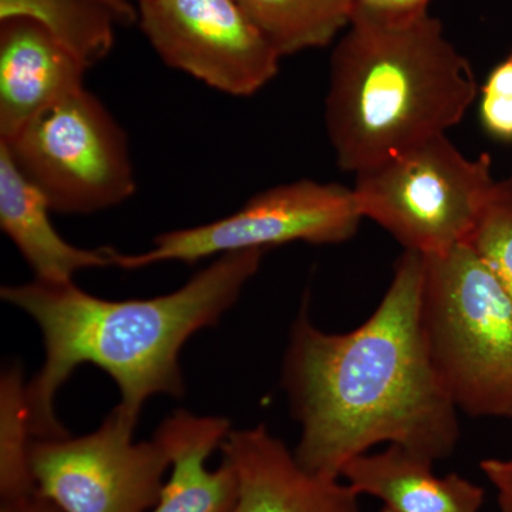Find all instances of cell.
<instances>
[{
  "mask_svg": "<svg viewBox=\"0 0 512 512\" xmlns=\"http://www.w3.org/2000/svg\"><path fill=\"white\" fill-rule=\"evenodd\" d=\"M220 448L237 476L234 512H359L348 483L303 468L264 424L229 431Z\"/></svg>",
  "mask_w": 512,
  "mask_h": 512,
  "instance_id": "30bf717a",
  "label": "cell"
},
{
  "mask_svg": "<svg viewBox=\"0 0 512 512\" xmlns=\"http://www.w3.org/2000/svg\"><path fill=\"white\" fill-rule=\"evenodd\" d=\"M380 512H387V511L382 510V511H380Z\"/></svg>",
  "mask_w": 512,
  "mask_h": 512,
  "instance_id": "cb8c5ba5",
  "label": "cell"
},
{
  "mask_svg": "<svg viewBox=\"0 0 512 512\" xmlns=\"http://www.w3.org/2000/svg\"><path fill=\"white\" fill-rule=\"evenodd\" d=\"M281 57L329 46L352 19L350 0H235Z\"/></svg>",
  "mask_w": 512,
  "mask_h": 512,
  "instance_id": "2e32d148",
  "label": "cell"
},
{
  "mask_svg": "<svg viewBox=\"0 0 512 512\" xmlns=\"http://www.w3.org/2000/svg\"><path fill=\"white\" fill-rule=\"evenodd\" d=\"M480 120L490 136L512 141V55L488 74L481 89Z\"/></svg>",
  "mask_w": 512,
  "mask_h": 512,
  "instance_id": "d6986e66",
  "label": "cell"
},
{
  "mask_svg": "<svg viewBox=\"0 0 512 512\" xmlns=\"http://www.w3.org/2000/svg\"><path fill=\"white\" fill-rule=\"evenodd\" d=\"M32 441L22 369L13 365L3 373L0 382V498L36 490L30 468Z\"/></svg>",
  "mask_w": 512,
  "mask_h": 512,
  "instance_id": "e0dca14e",
  "label": "cell"
},
{
  "mask_svg": "<svg viewBox=\"0 0 512 512\" xmlns=\"http://www.w3.org/2000/svg\"><path fill=\"white\" fill-rule=\"evenodd\" d=\"M52 208L0 143V228L18 248L39 281L74 282L84 269L114 266L113 248H80L56 231Z\"/></svg>",
  "mask_w": 512,
  "mask_h": 512,
  "instance_id": "4fadbf2b",
  "label": "cell"
},
{
  "mask_svg": "<svg viewBox=\"0 0 512 512\" xmlns=\"http://www.w3.org/2000/svg\"><path fill=\"white\" fill-rule=\"evenodd\" d=\"M495 181L490 154L468 157L446 134L356 174L352 190L363 218L430 256L466 244Z\"/></svg>",
  "mask_w": 512,
  "mask_h": 512,
  "instance_id": "5b68a950",
  "label": "cell"
},
{
  "mask_svg": "<svg viewBox=\"0 0 512 512\" xmlns=\"http://www.w3.org/2000/svg\"><path fill=\"white\" fill-rule=\"evenodd\" d=\"M87 67L29 19L3 20L0 28V140L77 90Z\"/></svg>",
  "mask_w": 512,
  "mask_h": 512,
  "instance_id": "8fae6325",
  "label": "cell"
},
{
  "mask_svg": "<svg viewBox=\"0 0 512 512\" xmlns=\"http://www.w3.org/2000/svg\"><path fill=\"white\" fill-rule=\"evenodd\" d=\"M467 244L493 271L512 303V175L495 181Z\"/></svg>",
  "mask_w": 512,
  "mask_h": 512,
  "instance_id": "ac0fdd59",
  "label": "cell"
},
{
  "mask_svg": "<svg viewBox=\"0 0 512 512\" xmlns=\"http://www.w3.org/2000/svg\"><path fill=\"white\" fill-rule=\"evenodd\" d=\"M470 62L427 12L352 13L330 57L326 134L336 163L359 174L446 136L478 96Z\"/></svg>",
  "mask_w": 512,
  "mask_h": 512,
  "instance_id": "3957f363",
  "label": "cell"
},
{
  "mask_svg": "<svg viewBox=\"0 0 512 512\" xmlns=\"http://www.w3.org/2000/svg\"><path fill=\"white\" fill-rule=\"evenodd\" d=\"M133 2H136V0H133Z\"/></svg>",
  "mask_w": 512,
  "mask_h": 512,
  "instance_id": "d4e9b609",
  "label": "cell"
},
{
  "mask_svg": "<svg viewBox=\"0 0 512 512\" xmlns=\"http://www.w3.org/2000/svg\"><path fill=\"white\" fill-rule=\"evenodd\" d=\"M136 426L114 407L86 436L33 439L37 490L63 512L153 511L171 460L154 436L136 443Z\"/></svg>",
  "mask_w": 512,
  "mask_h": 512,
  "instance_id": "ba28073f",
  "label": "cell"
},
{
  "mask_svg": "<svg viewBox=\"0 0 512 512\" xmlns=\"http://www.w3.org/2000/svg\"><path fill=\"white\" fill-rule=\"evenodd\" d=\"M352 13L362 12L383 18H406L427 12L431 0H350Z\"/></svg>",
  "mask_w": 512,
  "mask_h": 512,
  "instance_id": "ffe728a7",
  "label": "cell"
},
{
  "mask_svg": "<svg viewBox=\"0 0 512 512\" xmlns=\"http://www.w3.org/2000/svg\"><path fill=\"white\" fill-rule=\"evenodd\" d=\"M480 468L497 491L498 510L512 512V457L485 458Z\"/></svg>",
  "mask_w": 512,
  "mask_h": 512,
  "instance_id": "44dd1931",
  "label": "cell"
},
{
  "mask_svg": "<svg viewBox=\"0 0 512 512\" xmlns=\"http://www.w3.org/2000/svg\"><path fill=\"white\" fill-rule=\"evenodd\" d=\"M100 2L106 3L114 10L120 23L137 22V5H134L133 0H100Z\"/></svg>",
  "mask_w": 512,
  "mask_h": 512,
  "instance_id": "603a6c76",
  "label": "cell"
},
{
  "mask_svg": "<svg viewBox=\"0 0 512 512\" xmlns=\"http://www.w3.org/2000/svg\"><path fill=\"white\" fill-rule=\"evenodd\" d=\"M39 23L87 67L106 59L114 46V10L100 0H0V22Z\"/></svg>",
  "mask_w": 512,
  "mask_h": 512,
  "instance_id": "9a60e30c",
  "label": "cell"
},
{
  "mask_svg": "<svg viewBox=\"0 0 512 512\" xmlns=\"http://www.w3.org/2000/svg\"><path fill=\"white\" fill-rule=\"evenodd\" d=\"M424 256L404 251L382 302L359 328L326 333L306 305L293 322L282 387L301 426L295 457L340 478L350 460L397 444L444 460L460 440L458 410L431 366L420 328Z\"/></svg>",
  "mask_w": 512,
  "mask_h": 512,
  "instance_id": "6da1fadb",
  "label": "cell"
},
{
  "mask_svg": "<svg viewBox=\"0 0 512 512\" xmlns=\"http://www.w3.org/2000/svg\"><path fill=\"white\" fill-rule=\"evenodd\" d=\"M224 417L195 416L178 410L160 424L154 437L171 460L170 477L151 512H234L238 497L235 471L227 461L210 470L207 460L231 431Z\"/></svg>",
  "mask_w": 512,
  "mask_h": 512,
  "instance_id": "7c38bea8",
  "label": "cell"
},
{
  "mask_svg": "<svg viewBox=\"0 0 512 512\" xmlns=\"http://www.w3.org/2000/svg\"><path fill=\"white\" fill-rule=\"evenodd\" d=\"M363 220L352 188L303 178L258 192L221 220L164 232L141 254L116 251L114 266L134 271L161 262L194 264L229 252L266 251L291 242L342 244L355 237Z\"/></svg>",
  "mask_w": 512,
  "mask_h": 512,
  "instance_id": "52a82bcc",
  "label": "cell"
},
{
  "mask_svg": "<svg viewBox=\"0 0 512 512\" xmlns=\"http://www.w3.org/2000/svg\"><path fill=\"white\" fill-rule=\"evenodd\" d=\"M264 254L249 249L220 255L177 291L150 299L109 301L74 282L3 285V301L33 319L45 346V363L26 386L33 439L69 436L56 417V394L83 365L99 367L116 382V409L134 424L151 397L181 399V349L237 303Z\"/></svg>",
  "mask_w": 512,
  "mask_h": 512,
  "instance_id": "7a4b0ae2",
  "label": "cell"
},
{
  "mask_svg": "<svg viewBox=\"0 0 512 512\" xmlns=\"http://www.w3.org/2000/svg\"><path fill=\"white\" fill-rule=\"evenodd\" d=\"M420 328L458 412L512 417V303L470 244L424 256Z\"/></svg>",
  "mask_w": 512,
  "mask_h": 512,
  "instance_id": "277c9868",
  "label": "cell"
},
{
  "mask_svg": "<svg viewBox=\"0 0 512 512\" xmlns=\"http://www.w3.org/2000/svg\"><path fill=\"white\" fill-rule=\"evenodd\" d=\"M0 143L20 173L45 195L52 211L94 214L136 194L127 134L86 87L57 101Z\"/></svg>",
  "mask_w": 512,
  "mask_h": 512,
  "instance_id": "8992f818",
  "label": "cell"
},
{
  "mask_svg": "<svg viewBox=\"0 0 512 512\" xmlns=\"http://www.w3.org/2000/svg\"><path fill=\"white\" fill-rule=\"evenodd\" d=\"M433 461L397 444L350 460L342 476L359 495L382 501L387 512H480L484 490L467 478L437 477Z\"/></svg>",
  "mask_w": 512,
  "mask_h": 512,
  "instance_id": "5bb4252c",
  "label": "cell"
},
{
  "mask_svg": "<svg viewBox=\"0 0 512 512\" xmlns=\"http://www.w3.org/2000/svg\"><path fill=\"white\" fill-rule=\"evenodd\" d=\"M140 28L171 69L217 92L248 97L279 72L281 55L235 0H136Z\"/></svg>",
  "mask_w": 512,
  "mask_h": 512,
  "instance_id": "9c48e42d",
  "label": "cell"
},
{
  "mask_svg": "<svg viewBox=\"0 0 512 512\" xmlns=\"http://www.w3.org/2000/svg\"><path fill=\"white\" fill-rule=\"evenodd\" d=\"M0 512H63L52 500L40 493L30 491L18 497L2 498Z\"/></svg>",
  "mask_w": 512,
  "mask_h": 512,
  "instance_id": "7402d4cb",
  "label": "cell"
}]
</instances>
